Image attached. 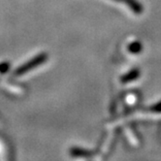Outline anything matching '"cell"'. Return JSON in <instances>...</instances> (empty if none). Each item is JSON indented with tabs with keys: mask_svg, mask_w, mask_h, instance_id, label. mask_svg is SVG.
I'll list each match as a JSON object with an SVG mask.
<instances>
[{
	"mask_svg": "<svg viewBox=\"0 0 161 161\" xmlns=\"http://www.w3.org/2000/svg\"><path fill=\"white\" fill-rule=\"evenodd\" d=\"M44 59H45V57H44V56H42V55L38 56L37 58L33 59L31 62H29V63H27V64H25V65H24V66H21V67L19 68V70L18 72H16V74L20 75V74H22V73H25V72L29 71L30 69H32V67L41 64V63L44 61Z\"/></svg>",
	"mask_w": 161,
	"mask_h": 161,
	"instance_id": "6da1fadb",
	"label": "cell"
}]
</instances>
